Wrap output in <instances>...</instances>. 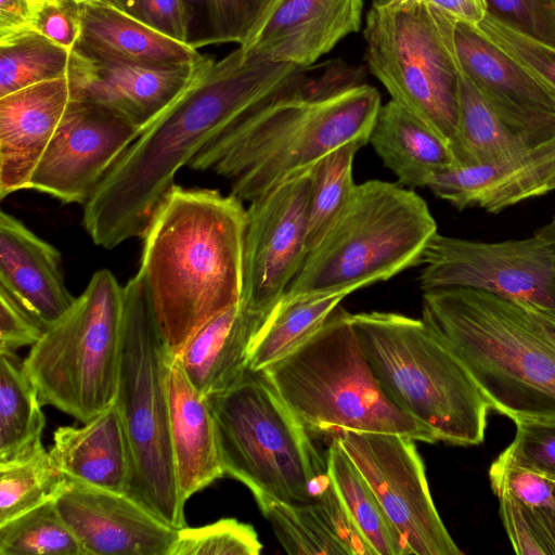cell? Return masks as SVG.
I'll return each mask as SVG.
<instances>
[{
	"instance_id": "6da1fadb",
	"label": "cell",
	"mask_w": 555,
	"mask_h": 555,
	"mask_svg": "<svg viewBox=\"0 0 555 555\" xmlns=\"http://www.w3.org/2000/svg\"><path fill=\"white\" fill-rule=\"evenodd\" d=\"M306 68L238 46L211 61L130 144L85 204L93 243L112 249L143 236L175 177L214 137L271 100Z\"/></svg>"
},
{
	"instance_id": "7a4b0ae2",
	"label": "cell",
	"mask_w": 555,
	"mask_h": 555,
	"mask_svg": "<svg viewBox=\"0 0 555 555\" xmlns=\"http://www.w3.org/2000/svg\"><path fill=\"white\" fill-rule=\"evenodd\" d=\"M245 224L243 202L210 189L175 184L154 211L140 271L170 354L240 304Z\"/></svg>"
},
{
	"instance_id": "3957f363",
	"label": "cell",
	"mask_w": 555,
	"mask_h": 555,
	"mask_svg": "<svg viewBox=\"0 0 555 555\" xmlns=\"http://www.w3.org/2000/svg\"><path fill=\"white\" fill-rule=\"evenodd\" d=\"M380 106L370 85L327 91L305 72L214 137L188 166L231 180V194L249 203L345 144H367Z\"/></svg>"
},
{
	"instance_id": "277c9868",
	"label": "cell",
	"mask_w": 555,
	"mask_h": 555,
	"mask_svg": "<svg viewBox=\"0 0 555 555\" xmlns=\"http://www.w3.org/2000/svg\"><path fill=\"white\" fill-rule=\"evenodd\" d=\"M422 320L463 364L495 412L555 423V340L544 317L473 288L423 292Z\"/></svg>"
},
{
	"instance_id": "5b68a950",
	"label": "cell",
	"mask_w": 555,
	"mask_h": 555,
	"mask_svg": "<svg viewBox=\"0 0 555 555\" xmlns=\"http://www.w3.org/2000/svg\"><path fill=\"white\" fill-rule=\"evenodd\" d=\"M260 373L311 433L334 437L353 430L438 441L384 392L351 313L339 306L307 340Z\"/></svg>"
},
{
	"instance_id": "8992f818",
	"label": "cell",
	"mask_w": 555,
	"mask_h": 555,
	"mask_svg": "<svg viewBox=\"0 0 555 555\" xmlns=\"http://www.w3.org/2000/svg\"><path fill=\"white\" fill-rule=\"evenodd\" d=\"M437 233L427 203L412 189L382 180L357 184L282 297L353 293L387 281L421 264Z\"/></svg>"
},
{
	"instance_id": "52a82bcc",
	"label": "cell",
	"mask_w": 555,
	"mask_h": 555,
	"mask_svg": "<svg viewBox=\"0 0 555 555\" xmlns=\"http://www.w3.org/2000/svg\"><path fill=\"white\" fill-rule=\"evenodd\" d=\"M351 320L379 385L398 408L438 441L470 447L485 440L491 404L422 319L372 311Z\"/></svg>"
},
{
	"instance_id": "ba28073f",
	"label": "cell",
	"mask_w": 555,
	"mask_h": 555,
	"mask_svg": "<svg viewBox=\"0 0 555 555\" xmlns=\"http://www.w3.org/2000/svg\"><path fill=\"white\" fill-rule=\"evenodd\" d=\"M207 400L223 472L243 482L257 504L310 503L331 483L326 457L260 372L248 369Z\"/></svg>"
},
{
	"instance_id": "9c48e42d",
	"label": "cell",
	"mask_w": 555,
	"mask_h": 555,
	"mask_svg": "<svg viewBox=\"0 0 555 555\" xmlns=\"http://www.w3.org/2000/svg\"><path fill=\"white\" fill-rule=\"evenodd\" d=\"M169 351L160 336L144 278L124 285V330L115 404L129 444V495L169 526L184 528L176 476L167 393Z\"/></svg>"
},
{
	"instance_id": "30bf717a",
	"label": "cell",
	"mask_w": 555,
	"mask_h": 555,
	"mask_svg": "<svg viewBox=\"0 0 555 555\" xmlns=\"http://www.w3.org/2000/svg\"><path fill=\"white\" fill-rule=\"evenodd\" d=\"M124 330V286L102 269L31 346L24 366L42 405L86 423L115 402Z\"/></svg>"
},
{
	"instance_id": "8fae6325",
	"label": "cell",
	"mask_w": 555,
	"mask_h": 555,
	"mask_svg": "<svg viewBox=\"0 0 555 555\" xmlns=\"http://www.w3.org/2000/svg\"><path fill=\"white\" fill-rule=\"evenodd\" d=\"M455 21L424 0H374L363 30L370 72L393 102L450 146L457 128L461 80Z\"/></svg>"
},
{
	"instance_id": "7c38bea8",
	"label": "cell",
	"mask_w": 555,
	"mask_h": 555,
	"mask_svg": "<svg viewBox=\"0 0 555 555\" xmlns=\"http://www.w3.org/2000/svg\"><path fill=\"white\" fill-rule=\"evenodd\" d=\"M421 264L423 292L450 287L485 291L555 321V256L539 230L529 237L500 242L437 233Z\"/></svg>"
},
{
	"instance_id": "4fadbf2b",
	"label": "cell",
	"mask_w": 555,
	"mask_h": 555,
	"mask_svg": "<svg viewBox=\"0 0 555 555\" xmlns=\"http://www.w3.org/2000/svg\"><path fill=\"white\" fill-rule=\"evenodd\" d=\"M365 478L413 555H461L430 494L415 440L343 430L334 436Z\"/></svg>"
},
{
	"instance_id": "5bb4252c",
	"label": "cell",
	"mask_w": 555,
	"mask_h": 555,
	"mask_svg": "<svg viewBox=\"0 0 555 555\" xmlns=\"http://www.w3.org/2000/svg\"><path fill=\"white\" fill-rule=\"evenodd\" d=\"M311 169L291 177L246 208L241 305L263 320L308 254Z\"/></svg>"
},
{
	"instance_id": "9a60e30c",
	"label": "cell",
	"mask_w": 555,
	"mask_h": 555,
	"mask_svg": "<svg viewBox=\"0 0 555 555\" xmlns=\"http://www.w3.org/2000/svg\"><path fill=\"white\" fill-rule=\"evenodd\" d=\"M142 129L101 104L70 99L27 189L85 205Z\"/></svg>"
},
{
	"instance_id": "2e32d148",
	"label": "cell",
	"mask_w": 555,
	"mask_h": 555,
	"mask_svg": "<svg viewBox=\"0 0 555 555\" xmlns=\"http://www.w3.org/2000/svg\"><path fill=\"white\" fill-rule=\"evenodd\" d=\"M182 67L145 65L108 55L77 42L67 79L72 99L106 106L143 131L212 61Z\"/></svg>"
},
{
	"instance_id": "e0dca14e",
	"label": "cell",
	"mask_w": 555,
	"mask_h": 555,
	"mask_svg": "<svg viewBox=\"0 0 555 555\" xmlns=\"http://www.w3.org/2000/svg\"><path fill=\"white\" fill-rule=\"evenodd\" d=\"M54 503L86 555H170L178 538L126 493L66 478Z\"/></svg>"
},
{
	"instance_id": "ac0fdd59",
	"label": "cell",
	"mask_w": 555,
	"mask_h": 555,
	"mask_svg": "<svg viewBox=\"0 0 555 555\" xmlns=\"http://www.w3.org/2000/svg\"><path fill=\"white\" fill-rule=\"evenodd\" d=\"M455 54L461 70L490 108L534 143L555 135V95L475 25L455 21Z\"/></svg>"
},
{
	"instance_id": "d6986e66",
	"label": "cell",
	"mask_w": 555,
	"mask_h": 555,
	"mask_svg": "<svg viewBox=\"0 0 555 555\" xmlns=\"http://www.w3.org/2000/svg\"><path fill=\"white\" fill-rule=\"evenodd\" d=\"M364 0H270L238 44L270 61L308 68L361 26Z\"/></svg>"
},
{
	"instance_id": "ffe728a7",
	"label": "cell",
	"mask_w": 555,
	"mask_h": 555,
	"mask_svg": "<svg viewBox=\"0 0 555 555\" xmlns=\"http://www.w3.org/2000/svg\"><path fill=\"white\" fill-rule=\"evenodd\" d=\"M459 210L498 214L555 191V135L500 162L436 173L427 186Z\"/></svg>"
},
{
	"instance_id": "44dd1931",
	"label": "cell",
	"mask_w": 555,
	"mask_h": 555,
	"mask_svg": "<svg viewBox=\"0 0 555 555\" xmlns=\"http://www.w3.org/2000/svg\"><path fill=\"white\" fill-rule=\"evenodd\" d=\"M67 76L0 98V195L28 188L70 102Z\"/></svg>"
},
{
	"instance_id": "7402d4cb",
	"label": "cell",
	"mask_w": 555,
	"mask_h": 555,
	"mask_svg": "<svg viewBox=\"0 0 555 555\" xmlns=\"http://www.w3.org/2000/svg\"><path fill=\"white\" fill-rule=\"evenodd\" d=\"M0 286L46 328L75 301L59 250L5 211L0 214Z\"/></svg>"
},
{
	"instance_id": "603a6c76",
	"label": "cell",
	"mask_w": 555,
	"mask_h": 555,
	"mask_svg": "<svg viewBox=\"0 0 555 555\" xmlns=\"http://www.w3.org/2000/svg\"><path fill=\"white\" fill-rule=\"evenodd\" d=\"M166 382L176 476L186 502L224 472L208 400L190 383L179 359L172 354L167 361Z\"/></svg>"
},
{
	"instance_id": "cb8c5ba5",
	"label": "cell",
	"mask_w": 555,
	"mask_h": 555,
	"mask_svg": "<svg viewBox=\"0 0 555 555\" xmlns=\"http://www.w3.org/2000/svg\"><path fill=\"white\" fill-rule=\"evenodd\" d=\"M49 453L66 478L129 494L132 463L115 402L81 427H59Z\"/></svg>"
},
{
	"instance_id": "d4e9b609",
	"label": "cell",
	"mask_w": 555,
	"mask_h": 555,
	"mask_svg": "<svg viewBox=\"0 0 555 555\" xmlns=\"http://www.w3.org/2000/svg\"><path fill=\"white\" fill-rule=\"evenodd\" d=\"M263 322L240 301L189 339L177 358L198 392L206 398L222 392L247 372L249 350Z\"/></svg>"
},
{
	"instance_id": "484cf974",
	"label": "cell",
	"mask_w": 555,
	"mask_h": 555,
	"mask_svg": "<svg viewBox=\"0 0 555 555\" xmlns=\"http://www.w3.org/2000/svg\"><path fill=\"white\" fill-rule=\"evenodd\" d=\"M369 143L409 189L426 188L436 173L457 168L450 144L392 100L380 106Z\"/></svg>"
},
{
	"instance_id": "4316f807",
	"label": "cell",
	"mask_w": 555,
	"mask_h": 555,
	"mask_svg": "<svg viewBox=\"0 0 555 555\" xmlns=\"http://www.w3.org/2000/svg\"><path fill=\"white\" fill-rule=\"evenodd\" d=\"M78 42L108 55L152 66H191L207 57L103 1H81Z\"/></svg>"
},
{
	"instance_id": "83f0119b",
	"label": "cell",
	"mask_w": 555,
	"mask_h": 555,
	"mask_svg": "<svg viewBox=\"0 0 555 555\" xmlns=\"http://www.w3.org/2000/svg\"><path fill=\"white\" fill-rule=\"evenodd\" d=\"M348 291L282 297L257 332L248 357V369L261 372L284 358L314 334Z\"/></svg>"
},
{
	"instance_id": "f1b7e54d",
	"label": "cell",
	"mask_w": 555,
	"mask_h": 555,
	"mask_svg": "<svg viewBox=\"0 0 555 555\" xmlns=\"http://www.w3.org/2000/svg\"><path fill=\"white\" fill-rule=\"evenodd\" d=\"M537 144L509 128L461 70L457 128L451 145L457 168L500 162Z\"/></svg>"
},
{
	"instance_id": "f546056e",
	"label": "cell",
	"mask_w": 555,
	"mask_h": 555,
	"mask_svg": "<svg viewBox=\"0 0 555 555\" xmlns=\"http://www.w3.org/2000/svg\"><path fill=\"white\" fill-rule=\"evenodd\" d=\"M36 386L15 352H0V463L41 444L46 425Z\"/></svg>"
},
{
	"instance_id": "4dcf8cb0",
	"label": "cell",
	"mask_w": 555,
	"mask_h": 555,
	"mask_svg": "<svg viewBox=\"0 0 555 555\" xmlns=\"http://www.w3.org/2000/svg\"><path fill=\"white\" fill-rule=\"evenodd\" d=\"M325 457L337 494L376 555H412L374 491L334 437Z\"/></svg>"
},
{
	"instance_id": "1f68e13d",
	"label": "cell",
	"mask_w": 555,
	"mask_h": 555,
	"mask_svg": "<svg viewBox=\"0 0 555 555\" xmlns=\"http://www.w3.org/2000/svg\"><path fill=\"white\" fill-rule=\"evenodd\" d=\"M70 51L36 29L0 39V98L67 76Z\"/></svg>"
},
{
	"instance_id": "d6a6232c",
	"label": "cell",
	"mask_w": 555,
	"mask_h": 555,
	"mask_svg": "<svg viewBox=\"0 0 555 555\" xmlns=\"http://www.w3.org/2000/svg\"><path fill=\"white\" fill-rule=\"evenodd\" d=\"M65 479L42 443L0 463V525L54 500Z\"/></svg>"
},
{
	"instance_id": "836d02e7",
	"label": "cell",
	"mask_w": 555,
	"mask_h": 555,
	"mask_svg": "<svg viewBox=\"0 0 555 555\" xmlns=\"http://www.w3.org/2000/svg\"><path fill=\"white\" fill-rule=\"evenodd\" d=\"M270 0H182L185 43L196 50L205 46L242 44Z\"/></svg>"
},
{
	"instance_id": "e575fe53",
	"label": "cell",
	"mask_w": 555,
	"mask_h": 555,
	"mask_svg": "<svg viewBox=\"0 0 555 555\" xmlns=\"http://www.w3.org/2000/svg\"><path fill=\"white\" fill-rule=\"evenodd\" d=\"M0 555H86L54 500L0 525Z\"/></svg>"
},
{
	"instance_id": "d590c367",
	"label": "cell",
	"mask_w": 555,
	"mask_h": 555,
	"mask_svg": "<svg viewBox=\"0 0 555 555\" xmlns=\"http://www.w3.org/2000/svg\"><path fill=\"white\" fill-rule=\"evenodd\" d=\"M282 547L293 555H349L315 501L287 504L266 500L258 504Z\"/></svg>"
},
{
	"instance_id": "8d00e7d4",
	"label": "cell",
	"mask_w": 555,
	"mask_h": 555,
	"mask_svg": "<svg viewBox=\"0 0 555 555\" xmlns=\"http://www.w3.org/2000/svg\"><path fill=\"white\" fill-rule=\"evenodd\" d=\"M362 146L358 142L345 144L328 153L312 167L308 253L350 198L357 185L353 181V160Z\"/></svg>"
},
{
	"instance_id": "74e56055",
	"label": "cell",
	"mask_w": 555,
	"mask_h": 555,
	"mask_svg": "<svg viewBox=\"0 0 555 555\" xmlns=\"http://www.w3.org/2000/svg\"><path fill=\"white\" fill-rule=\"evenodd\" d=\"M492 490L505 489L529 511L548 555H555V482L498 456L489 468Z\"/></svg>"
},
{
	"instance_id": "f35d334b",
	"label": "cell",
	"mask_w": 555,
	"mask_h": 555,
	"mask_svg": "<svg viewBox=\"0 0 555 555\" xmlns=\"http://www.w3.org/2000/svg\"><path fill=\"white\" fill-rule=\"evenodd\" d=\"M262 544L253 526L234 518L179 529L170 555H258Z\"/></svg>"
},
{
	"instance_id": "ab89813d",
	"label": "cell",
	"mask_w": 555,
	"mask_h": 555,
	"mask_svg": "<svg viewBox=\"0 0 555 555\" xmlns=\"http://www.w3.org/2000/svg\"><path fill=\"white\" fill-rule=\"evenodd\" d=\"M477 29L555 95V48L486 15Z\"/></svg>"
},
{
	"instance_id": "60d3db41",
	"label": "cell",
	"mask_w": 555,
	"mask_h": 555,
	"mask_svg": "<svg viewBox=\"0 0 555 555\" xmlns=\"http://www.w3.org/2000/svg\"><path fill=\"white\" fill-rule=\"evenodd\" d=\"M515 425L513 441L499 455L555 482V423L521 422Z\"/></svg>"
},
{
	"instance_id": "b9f144b4",
	"label": "cell",
	"mask_w": 555,
	"mask_h": 555,
	"mask_svg": "<svg viewBox=\"0 0 555 555\" xmlns=\"http://www.w3.org/2000/svg\"><path fill=\"white\" fill-rule=\"evenodd\" d=\"M488 15L555 48V0H487Z\"/></svg>"
},
{
	"instance_id": "7bdbcfd3",
	"label": "cell",
	"mask_w": 555,
	"mask_h": 555,
	"mask_svg": "<svg viewBox=\"0 0 555 555\" xmlns=\"http://www.w3.org/2000/svg\"><path fill=\"white\" fill-rule=\"evenodd\" d=\"M492 491L499 500L502 524L514 552L519 555H548L528 508L505 489Z\"/></svg>"
},
{
	"instance_id": "ee69618b",
	"label": "cell",
	"mask_w": 555,
	"mask_h": 555,
	"mask_svg": "<svg viewBox=\"0 0 555 555\" xmlns=\"http://www.w3.org/2000/svg\"><path fill=\"white\" fill-rule=\"evenodd\" d=\"M151 28L180 42L186 41L182 0H102Z\"/></svg>"
},
{
	"instance_id": "f6af8a7d",
	"label": "cell",
	"mask_w": 555,
	"mask_h": 555,
	"mask_svg": "<svg viewBox=\"0 0 555 555\" xmlns=\"http://www.w3.org/2000/svg\"><path fill=\"white\" fill-rule=\"evenodd\" d=\"M46 327L5 288L0 286V352L35 345Z\"/></svg>"
},
{
	"instance_id": "bcb514c9",
	"label": "cell",
	"mask_w": 555,
	"mask_h": 555,
	"mask_svg": "<svg viewBox=\"0 0 555 555\" xmlns=\"http://www.w3.org/2000/svg\"><path fill=\"white\" fill-rule=\"evenodd\" d=\"M34 28L72 51L81 35V1L62 0L40 4Z\"/></svg>"
},
{
	"instance_id": "7dc6e473",
	"label": "cell",
	"mask_w": 555,
	"mask_h": 555,
	"mask_svg": "<svg viewBox=\"0 0 555 555\" xmlns=\"http://www.w3.org/2000/svg\"><path fill=\"white\" fill-rule=\"evenodd\" d=\"M314 501L349 555H376L358 529L332 481Z\"/></svg>"
},
{
	"instance_id": "c3c4849f",
	"label": "cell",
	"mask_w": 555,
	"mask_h": 555,
	"mask_svg": "<svg viewBox=\"0 0 555 555\" xmlns=\"http://www.w3.org/2000/svg\"><path fill=\"white\" fill-rule=\"evenodd\" d=\"M37 9L34 0H0V39L35 29Z\"/></svg>"
},
{
	"instance_id": "681fc988",
	"label": "cell",
	"mask_w": 555,
	"mask_h": 555,
	"mask_svg": "<svg viewBox=\"0 0 555 555\" xmlns=\"http://www.w3.org/2000/svg\"><path fill=\"white\" fill-rule=\"evenodd\" d=\"M447 12L453 18L478 25L488 14L487 0H424Z\"/></svg>"
},
{
	"instance_id": "f907efd6",
	"label": "cell",
	"mask_w": 555,
	"mask_h": 555,
	"mask_svg": "<svg viewBox=\"0 0 555 555\" xmlns=\"http://www.w3.org/2000/svg\"><path fill=\"white\" fill-rule=\"evenodd\" d=\"M551 243L555 256V214L543 227L538 229Z\"/></svg>"
},
{
	"instance_id": "816d5d0a",
	"label": "cell",
	"mask_w": 555,
	"mask_h": 555,
	"mask_svg": "<svg viewBox=\"0 0 555 555\" xmlns=\"http://www.w3.org/2000/svg\"><path fill=\"white\" fill-rule=\"evenodd\" d=\"M544 320H545V324H546V327H547L551 336L555 340V321L547 319L545 317H544Z\"/></svg>"
},
{
	"instance_id": "f5cc1de1",
	"label": "cell",
	"mask_w": 555,
	"mask_h": 555,
	"mask_svg": "<svg viewBox=\"0 0 555 555\" xmlns=\"http://www.w3.org/2000/svg\"><path fill=\"white\" fill-rule=\"evenodd\" d=\"M34 1L39 7L40 4H43V3L57 2V1H62V0H34Z\"/></svg>"
},
{
	"instance_id": "db71d44e",
	"label": "cell",
	"mask_w": 555,
	"mask_h": 555,
	"mask_svg": "<svg viewBox=\"0 0 555 555\" xmlns=\"http://www.w3.org/2000/svg\"><path fill=\"white\" fill-rule=\"evenodd\" d=\"M80 1H102V0H80Z\"/></svg>"
}]
</instances>
